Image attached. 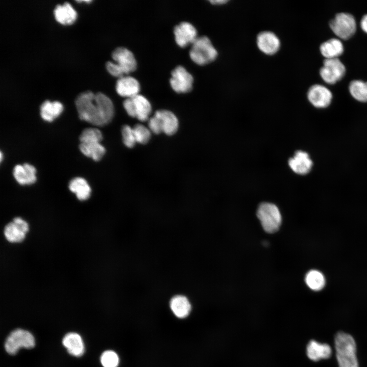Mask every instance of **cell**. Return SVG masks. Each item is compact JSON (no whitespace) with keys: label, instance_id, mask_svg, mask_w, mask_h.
<instances>
[{"label":"cell","instance_id":"obj_18","mask_svg":"<svg viewBox=\"0 0 367 367\" xmlns=\"http://www.w3.org/2000/svg\"><path fill=\"white\" fill-rule=\"evenodd\" d=\"M36 170L29 164L17 165L13 169V174L15 180L20 185H29L34 184L36 180Z\"/></svg>","mask_w":367,"mask_h":367},{"label":"cell","instance_id":"obj_8","mask_svg":"<svg viewBox=\"0 0 367 367\" xmlns=\"http://www.w3.org/2000/svg\"><path fill=\"white\" fill-rule=\"evenodd\" d=\"M35 344L34 337L30 332L21 329H16L12 331L7 338L5 348L7 353L14 355L20 348H33Z\"/></svg>","mask_w":367,"mask_h":367},{"label":"cell","instance_id":"obj_19","mask_svg":"<svg viewBox=\"0 0 367 367\" xmlns=\"http://www.w3.org/2000/svg\"><path fill=\"white\" fill-rule=\"evenodd\" d=\"M331 353L332 350L329 345L321 344L314 340L309 342L306 348L308 357L314 361L329 358Z\"/></svg>","mask_w":367,"mask_h":367},{"label":"cell","instance_id":"obj_5","mask_svg":"<svg viewBox=\"0 0 367 367\" xmlns=\"http://www.w3.org/2000/svg\"><path fill=\"white\" fill-rule=\"evenodd\" d=\"M257 217L266 232L274 233L279 229L282 222L281 215L274 204L269 202L260 204L257 210Z\"/></svg>","mask_w":367,"mask_h":367},{"label":"cell","instance_id":"obj_32","mask_svg":"<svg viewBox=\"0 0 367 367\" xmlns=\"http://www.w3.org/2000/svg\"><path fill=\"white\" fill-rule=\"evenodd\" d=\"M122 136L124 145L128 147H133L137 143L133 127L128 125H124L122 128Z\"/></svg>","mask_w":367,"mask_h":367},{"label":"cell","instance_id":"obj_33","mask_svg":"<svg viewBox=\"0 0 367 367\" xmlns=\"http://www.w3.org/2000/svg\"><path fill=\"white\" fill-rule=\"evenodd\" d=\"M149 129L154 134H159L163 132V127L160 118L155 114L149 119Z\"/></svg>","mask_w":367,"mask_h":367},{"label":"cell","instance_id":"obj_22","mask_svg":"<svg viewBox=\"0 0 367 367\" xmlns=\"http://www.w3.org/2000/svg\"><path fill=\"white\" fill-rule=\"evenodd\" d=\"M162 123L163 132L167 135H174L178 127V121L176 116L172 112L162 110L156 111L154 114Z\"/></svg>","mask_w":367,"mask_h":367},{"label":"cell","instance_id":"obj_27","mask_svg":"<svg viewBox=\"0 0 367 367\" xmlns=\"http://www.w3.org/2000/svg\"><path fill=\"white\" fill-rule=\"evenodd\" d=\"M349 90L355 99L361 102H367V81L353 80L349 84Z\"/></svg>","mask_w":367,"mask_h":367},{"label":"cell","instance_id":"obj_15","mask_svg":"<svg viewBox=\"0 0 367 367\" xmlns=\"http://www.w3.org/2000/svg\"><path fill=\"white\" fill-rule=\"evenodd\" d=\"M140 86L139 82L134 77L125 75L118 78L116 84V90L117 93L126 98L134 97L140 91Z\"/></svg>","mask_w":367,"mask_h":367},{"label":"cell","instance_id":"obj_16","mask_svg":"<svg viewBox=\"0 0 367 367\" xmlns=\"http://www.w3.org/2000/svg\"><path fill=\"white\" fill-rule=\"evenodd\" d=\"M169 307L175 317L180 319L187 318L192 310V305L189 299L182 295L172 297L169 301Z\"/></svg>","mask_w":367,"mask_h":367},{"label":"cell","instance_id":"obj_28","mask_svg":"<svg viewBox=\"0 0 367 367\" xmlns=\"http://www.w3.org/2000/svg\"><path fill=\"white\" fill-rule=\"evenodd\" d=\"M305 282L312 290L320 291L325 284V279L322 273L319 271L312 270L305 276Z\"/></svg>","mask_w":367,"mask_h":367},{"label":"cell","instance_id":"obj_24","mask_svg":"<svg viewBox=\"0 0 367 367\" xmlns=\"http://www.w3.org/2000/svg\"><path fill=\"white\" fill-rule=\"evenodd\" d=\"M63 106L58 101H44L40 106V115L46 121L51 122L62 112Z\"/></svg>","mask_w":367,"mask_h":367},{"label":"cell","instance_id":"obj_9","mask_svg":"<svg viewBox=\"0 0 367 367\" xmlns=\"http://www.w3.org/2000/svg\"><path fill=\"white\" fill-rule=\"evenodd\" d=\"M346 73V67L338 58H325L320 69V74L327 83L333 84L340 80Z\"/></svg>","mask_w":367,"mask_h":367},{"label":"cell","instance_id":"obj_13","mask_svg":"<svg viewBox=\"0 0 367 367\" xmlns=\"http://www.w3.org/2000/svg\"><path fill=\"white\" fill-rule=\"evenodd\" d=\"M29 230L28 224L21 218L16 217L8 223L4 229V234L8 241L19 243L22 241Z\"/></svg>","mask_w":367,"mask_h":367},{"label":"cell","instance_id":"obj_23","mask_svg":"<svg viewBox=\"0 0 367 367\" xmlns=\"http://www.w3.org/2000/svg\"><path fill=\"white\" fill-rule=\"evenodd\" d=\"M320 50L325 58H338L344 51V45L340 39L332 38L323 42Z\"/></svg>","mask_w":367,"mask_h":367},{"label":"cell","instance_id":"obj_6","mask_svg":"<svg viewBox=\"0 0 367 367\" xmlns=\"http://www.w3.org/2000/svg\"><path fill=\"white\" fill-rule=\"evenodd\" d=\"M329 26L339 38L346 40L355 33L356 22L354 16L347 12L337 13L329 22Z\"/></svg>","mask_w":367,"mask_h":367},{"label":"cell","instance_id":"obj_30","mask_svg":"<svg viewBox=\"0 0 367 367\" xmlns=\"http://www.w3.org/2000/svg\"><path fill=\"white\" fill-rule=\"evenodd\" d=\"M100 362L103 367H118L119 364V357L115 351L107 350L101 354Z\"/></svg>","mask_w":367,"mask_h":367},{"label":"cell","instance_id":"obj_7","mask_svg":"<svg viewBox=\"0 0 367 367\" xmlns=\"http://www.w3.org/2000/svg\"><path fill=\"white\" fill-rule=\"evenodd\" d=\"M127 114L137 118L141 121L149 119L151 112V106L148 100L144 96L138 94L134 97L126 98L123 103Z\"/></svg>","mask_w":367,"mask_h":367},{"label":"cell","instance_id":"obj_31","mask_svg":"<svg viewBox=\"0 0 367 367\" xmlns=\"http://www.w3.org/2000/svg\"><path fill=\"white\" fill-rule=\"evenodd\" d=\"M133 129L137 143L144 144L149 141L151 137V131L149 128L138 124L134 126Z\"/></svg>","mask_w":367,"mask_h":367},{"label":"cell","instance_id":"obj_4","mask_svg":"<svg viewBox=\"0 0 367 367\" xmlns=\"http://www.w3.org/2000/svg\"><path fill=\"white\" fill-rule=\"evenodd\" d=\"M191 60L199 65H205L214 61L218 51L206 36L198 37L192 44L189 52Z\"/></svg>","mask_w":367,"mask_h":367},{"label":"cell","instance_id":"obj_10","mask_svg":"<svg viewBox=\"0 0 367 367\" xmlns=\"http://www.w3.org/2000/svg\"><path fill=\"white\" fill-rule=\"evenodd\" d=\"M170 83L176 92L187 93L192 89L193 77L183 66H178L171 72Z\"/></svg>","mask_w":367,"mask_h":367},{"label":"cell","instance_id":"obj_34","mask_svg":"<svg viewBox=\"0 0 367 367\" xmlns=\"http://www.w3.org/2000/svg\"><path fill=\"white\" fill-rule=\"evenodd\" d=\"M360 24L362 30L367 33V14L362 17Z\"/></svg>","mask_w":367,"mask_h":367},{"label":"cell","instance_id":"obj_21","mask_svg":"<svg viewBox=\"0 0 367 367\" xmlns=\"http://www.w3.org/2000/svg\"><path fill=\"white\" fill-rule=\"evenodd\" d=\"M54 14L56 20L64 25L73 23L77 17L76 12L68 2H65L63 5H57Z\"/></svg>","mask_w":367,"mask_h":367},{"label":"cell","instance_id":"obj_2","mask_svg":"<svg viewBox=\"0 0 367 367\" xmlns=\"http://www.w3.org/2000/svg\"><path fill=\"white\" fill-rule=\"evenodd\" d=\"M336 357L339 367H358L356 357V345L353 337L344 332L335 336Z\"/></svg>","mask_w":367,"mask_h":367},{"label":"cell","instance_id":"obj_29","mask_svg":"<svg viewBox=\"0 0 367 367\" xmlns=\"http://www.w3.org/2000/svg\"><path fill=\"white\" fill-rule=\"evenodd\" d=\"M102 139L101 132L96 128L85 129L80 137V143L100 142Z\"/></svg>","mask_w":367,"mask_h":367},{"label":"cell","instance_id":"obj_17","mask_svg":"<svg viewBox=\"0 0 367 367\" xmlns=\"http://www.w3.org/2000/svg\"><path fill=\"white\" fill-rule=\"evenodd\" d=\"M289 165L296 173L304 175L310 171L312 162L307 152L299 150L295 152L293 158L290 159Z\"/></svg>","mask_w":367,"mask_h":367},{"label":"cell","instance_id":"obj_20","mask_svg":"<svg viewBox=\"0 0 367 367\" xmlns=\"http://www.w3.org/2000/svg\"><path fill=\"white\" fill-rule=\"evenodd\" d=\"M62 343L68 352L74 356H81L85 351L84 345L81 336L74 332L66 334L63 337Z\"/></svg>","mask_w":367,"mask_h":367},{"label":"cell","instance_id":"obj_25","mask_svg":"<svg viewBox=\"0 0 367 367\" xmlns=\"http://www.w3.org/2000/svg\"><path fill=\"white\" fill-rule=\"evenodd\" d=\"M69 189L75 194L80 200H86L90 196L91 188L86 179L82 177H77L71 180Z\"/></svg>","mask_w":367,"mask_h":367},{"label":"cell","instance_id":"obj_12","mask_svg":"<svg viewBox=\"0 0 367 367\" xmlns=\"http://www.w3.org/2000/svg\"><path fill=\"white\" fill-rule=\"evenodd\" d=\"M307 96L309 102L315 107L323 108L331 103L332 94L330 90L324 85L314 84L309 88Z\"/></svg>","mask_w":367,"mask_h":367},{"label":"cell","instance_id":"obj_14","mask_svg":"<svg viewBox=\"0 0 367 367\" xmlns=\"http://www.w3.org/2000/svg\"><path fill=\"white\" fill-rule=\"evenodd\" d=\"M174 34L176 43L181 47L192 44L198 37L196 28L188 22H182L175 26Z\"/></svg>","mask_w":367,"mask_h":367},{"label":"cell","instance_id":"obj_26","mask_svg":"<svg viewBox=\"0 0 367 367\" xmlns=\"http://www.w3.org/2000/svg\"><path fill=\"white\" fill-rule=\"evenodd\" d=\"M79 148L83 154L95 161L101 160L106 152V149L100 142L80 143Z\"/></svg>","mask_w":367,"mask_h":367},{"label":"cell","instance_id":"obj_1","mask_svg":"<svg viewBox=\"0 0 367 367\" xmlns=\"http://www.w3.org/2000/svg\"><path fill=\"white\" fill-rule=\"evenodd\" d=\"M75 104L79 118L94 125H105L114 116L112 100L101 92H83L76 97Z\"/></svg>","mask_w":367,"mask_h":367},{"label":"cell","instance_id":"obj_11","mask_svg":"<svg viewBox=\"0 0 367 367\" xmlns=\"http://www.w3.org/2000/svg\"><path fill=\"white\" fill-rule=\"evenodd\" d=\"M256 44L259 50L265 55L271 56L276 54L281 46L280 39L274 32L264 31L258 34Z\"/></svg>","mask_w":367,"mask_h":367},{"label":"cell","instance_id":"obj_35","mask_svg":"<svg viewBox=\"0 0 367 367\" xmlns=\"http://www.w3.org/2000/svg\"><path fill=\"white\" fill-rule=\"evenodd\" d=\"M228 1L226 0H211L209 2L213 5H224L228 3Z\"/></svg>","mask_w":367,"mask_h":367},{"label":"cell","instance_id":"obj_3","mask_svg":"<svg viewBox=\"0 0 367 367\" xmlns=\"http://www.w3.org/2000/svg\"><path fill=\"white\" fill-rule=\"evenodd\" d=\"M115 62H107V70L112 75L118 78L127 75L137 68V62L133 54L123 47L116 48L112 54Z\"/></svg>","mask_w":367,"mask_h":367}]
</instances>
